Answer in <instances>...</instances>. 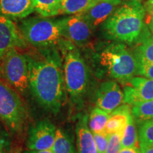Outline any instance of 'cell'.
I'll return each mask as SVG.
<instances>
[{"label": "cell", "mask_w": 153, "mask_h": 153, "mask_svg": "<svg viewBox=\"0 0 153 153\" xmlns=\"http://www.w3.org/2000/svg\"><path fill=\"white\" fill-rule=\"evenodd\" d=\"M131 112L133 118L139 123L153 119V100L143 101L133 105Z\"/></svg>", "instance_id": "603a6c76"}, {"label": "cell", "mask_w": 153, "mask_h": 153, "mask_svg": "<svg viewBox=\"0 0 153 153\" xmlns=\"http://www.w3.org/2000/svg\"><path fill=\"white\" fill-rule=\"evenodd\" d=\"M138 130L139 143L153 145V119L140 123Z\"/></svg>", "instance_id": "cb8c5ba5"}, {"label": "cell", "mask_w": 153, "mask_h": 153, "mask_svg": "<svg viewBox=\"0 0 153 153\" xmlns=\"http://www.w3.org/2000/svg\"><path fill=\"white\" fill-rule=\"evenodd\" d=\"M51 150L53 153H77L71 137L61 128L57 129L55 142Z\"/></svg>", "instance_id": "e0dca14e"}, {"label": "cell", "mask_w": 153, "mask_h": 153, "mask_svg": "<svg viewBox=\"0 0 153 153\" xmlns=\"http://www.w3.org/2000/svg\"><path fill=\"white\" fill-rule=\"evenodd\" d=\"M136 74L153 79V63L137 65Z\"/></svg>", "instance_id": "4316f807"}, {"label": "cell", "mask_w": 153, "mask_h": 153, "mask_svg": "<svg viewBox=\"0 0 153 153\" xmlns=\"http://www.w3.org/2000/svg\"><path fill=\"white\" fill-rule=\"evenodd\" d=\"M111 114L101 109L99 107L94 108L91 111L89 119V127L91 133H99L105 131V128Z\"/></svg>", "instance_id": "ac0fdd59"}, {"label": "cell", "mask_w": 153, "mask_h": 153, "mask_svg": "<svg viewBox=\"0 0 153 153\" xmlns=\"http://www.w3.org/2000/svg\"><path fill=\"white\" fill-rule=\"evenodd\" d=\"M145 13L140 0H126L104 22V33L114 41L135 42L144 33Z\"/></svg>", "instance_id": "7a4b0ae2"}, {"label": "cell", "mask_w": 153, "mask_h": 153, "mask_svg": "<svg viewBox=\"0 0 153 153\" xmlns=\"http://www.w3.org/2000/svg\"><path fill=\"white\" fill-rule=\"evenodd\" d=\"M20 30L26 42L37 48H51L65 39L62 19L29 18L23 21Z\"/></svg>", "instance_id": "277c9868"}, {"label": "cell", "mask_w": 153, "mask_h": 153, "mask_svg": "<svg viewBox=\"0 0 153 153\" xmlns=\"http://www.w3.org/2000/svg\"><path fill=\"white\" fill-rule=\"evenodd\" d=\"M0 118L13 132L20 131L26 120V111L19 94L0 79Z\"/></svg>", "instance_id": "52a82bcc"}, {"label": "cell", "mask_w": 153, "mask_h": 153, "mask_svg": "<svg viewBox=\"0 0 153 153\" xmlns=\"http://www.w3.org/2000/svg\"><path fill=\"white\" fill-rule=\"evenodd\" d=\"M123 133V132H118L110 135L109 141L105 153H119L122 149L121 140Z\"/></svg>", "instance_id": "d4e9b609"}, {"label": "cell", "mask_w": 153, "mask_h": 153, "mask_svg": "<svg viewBox=\"0 0 153 153\" xmlns=\"http://www.w3.org/2000/svg\"><path fill=\"white\" fill-rule=\"evenodd\" d=\"M26 55L29 87L43 108L56 114L65 101V83L61 58L53 47L38 48Z\"/></svg>", "instance_id": "6da1fadb"}, {"label": "cell", "mask_w": 153, "mask_h": 153, "mask_svg": "<svg viewBox=\"0 0 153 153\" xmlns=\"http://www.w3.org/2000/svg\"><path fill=\"white\" fill-rule=\"evenodd\" d=\"M24 153H53L51 150H30L25 151Z\"/></svg>", "instance_id": "1f68e13d"}, {"label": "cell", "mask_w": 153, "mask_h": 153, "mask_svg": "<svg viewBox=\"0 0 153 153\" xmlns=\"http://www.w3.org/2000/svg\"><path fill=\"white\" fill-rule=\"evenodd\" d=\"M56 128L48 120L40 121L29 131L27 147L30 150H51L54 144Z\"/></svg>", "instance_id": "9c48e42d"}, {"label": "cell", "mask_w": 153, "mask_h": 153, "mask_svg": "<svg viewBox=\"0 0 153 153\" xmlns=\"http://www.w3.org/2000/svg\"><path fill=\"white\" fill-rule=\"evenodd\" d=\"M131 115L130 105L126 104L118 106L111 114V117L107 122L105 131L109 135L123 132Z\"/></svg>", "instance_id": "2e32d148"}, {"label": "cell", "mask_w": 153, "mask_h": 153, "mask_svg": "<svg viewBox=\"0 0 153 153\" xmlns=\"http://www.w3.org/2000/svg\"><path fill=\"white\" fill-rule=\"evenodd\" d=\"M62 0H33L34 11L43 17L60 14Z\"/></svg>", "instance_id": "d6986e66"}, {"label": "cell", "mask_w": 153, "mask_h": 153, "mask_svg": "<svg viewBox=\"0 0 153 153\" xmlns=\"http://www.w3.org/2000/svg\"><path fill=\"white\" fill-rule=\"evenodd\" d=\"M96 0H62L61 14L75 15L84 12L89 9Z\"/></svg>", "instance_id": "44dd1931"}, {"label": "cell", "mask_w": 153, "mask_h": 153, "mask_svg": "<svg viewBox=\"0 0 153 153\" xmlns=\"http://www.w3.org/2000/svg\"><path fill=\"white\" fill-rule=\"evenodd\" d=\"M137 65L153 63V37L145 36L142 44L137 48L134 53Z\"/></svg>", "instance_id": "ffe728a7"}, {"label": "cell", "mask_w": 153, "mask_h": 153, "mask_svg": "<svg viewBox=\"0 0 153 153\" xmlns=\"http://www.w3.org/2000/svg\"><path fill=\"white\" fill-rule=\"evenodd\" d=\"M140 153H153V145H145L139 143Z\"/></svg>", "instance_id": "f546056e"}, {"label": "cell", "mask_w": 153, "mask_h": 153, "mask_svg": "<svg viewBox=\"0 0 153 153\" xmlns=\"http://www.w3.org/2000/svg\"><path fill=\"white\" fill-rule=\"evenodd\" d=\"M139 138L134 122L133 114L130 116L128 121L122 135V148H138Z\"/></svg>", "instance_id": "7402d4cb"}, {"label": "cell", "mask_w": 153, "mask_h": 153, "mask_svg": "<svg viewBox=\"0 0 153 153\" xmlns=\"http://www.w3.org/2000/svg\"><path fill=\"white\" fill-rule=\"evenodd\" d=\"M33 11V0H0V16L22 19Z\"/></svg>", "instance_id": "5bb4252c"}, {"label": "cell", "mask_w": 153, "mask_h": 153, "mask_svg": "<svg viewBox=\"0 0 153 153\" xmlns=\"http://www.w3.org/2000/svg\"><path fill=\"white\" fill-rule=\"evenodd\" d=\"M24 46L26 41L16 24L11 19L0 16V60L9 49Z\"/></svg>", "instance_id": "4fadbf2b"}, {"label": "cell", "mask_w": 153, "mask_h": 153, "mask_svg": "<svg viewBox=\"0 0 153 153\" xmlns=\"http://www.w3.org/2000/svg\"><path fill=\"white\" fill-rule=\"evenodd\" d=\"M100 59L111 76L118 81L128 82L136 74L137 64L135 55L123 44L108 46L101 53Z\"/></svg>", "instance_id": "5b68a950"}, {"label": "cell", "mask_w": 153, "mask_h": 153, "mask_svg": "<svg viewBox=\"0 0 153 153\" xmlns=\"http://www.w3.org/2000/svg\"><path fill=\"white\" fill-rule=\"evenodd\" d=\"M78 153H98L93 133L88 126L87 116L79 118L76 125Z\"/></svg>", "instance_id": "9a60e30c"}, {"label": "cell", "mask_w": 153, "mask_h": 153, "mask_svg": "<svg viewBox=\"0 0 153 153\" xmlns=\"http://www.w3.org/2000/svg\"><path fill=\"white\" fill-rule=\"evenodd\" d=\"M119 153H140L138 148H122Z\"/></svg>", "instance_id": "4dcf8cb0"}, {"label": "cell", "mask_w": 153, "mask_h": 153, "mask_svg": "<svg viewBox=\"0 0 153 153\" xmlns=\"http://www.w3.org/2000/svg\"><path fill=\"white\" fill-rule=\"evenodd\" d=\"M94 139L96 146H97L98 153L106 152L108 141H109L110 135L106 131L99 133H94Z\"/></svg>", "instance_id": "484cf974"}, {"label": "cell", "mask_w": 153, "mask_h": 153, "mask_svg": "<svg viewBox=\"0 0 153 153\" xmlns=\"http://www.w3.org/2000/svg\"><path fill=\"white\" fill-rule=\"evenodd\" d=\"M9 142L2 133H0V153H7Z\"/></svg>", "instance_id": "f1b7e54d"}, {"label": "cell", "mask_w": 153, "mask_h": 153, "mask_svg": "<svg viewBox=\"0 0 153 153\" xmlns=\"http://www.w3.org/2000/svg\"><path fill=\"white\" fill-rule=\"evenodd\" d=\"M128 83L129 85L124 87V103L133 106L140 102L153 100V79L133 76Z\"/></svg>", "instance_id": "30bf717a"}, {"label": "cell", "mask_w": 153, "mask_h": 153, "mask_svg": "<svg viewBox=\"0 0 153 153\" xmlns=\"http://www.w3.org/2000/svg\"><path fill=\"white\" fill-rule=\"evenodd\" d=\"M121 4L122 0H96L89 9L78 14L94 28L106 22Z\"/></svg>", "instance_id": "7c38bea8"}, {"label": "cell", "mask_w": 153, "mask_h": 153, "mask_svg": "<svg viewBox=\"0 0 153 153\" xmlns=\"http://www.w3.org/2000/svg\"><path fill=\"white\" fill-rule=\"evenodd\" d=\"M124 94L115 81H106L99 86L96 96L97 107L111 114L123 102Z\"/></svg>", "instance_id": "8fae6325"}, {"label": "cell", "mask_w": 153, "mask_h": 153, "mask_svg": "<svg viewBox=\"0 0 153 153\" xmlns=\"http://www.w3.org/2000/svg\"><path fill=\"white\" fill-rule=\"evenodd\" d=\"M63 37L74 45H83L90 38L92 28L79 14L62 19Z\"/></svg>", "instance_id": "ba28073f"}, {"label": "cell", "mask_w": 153, "mask_h": 153, "mask_svg": "<svg viewBox=\"0 0 153 153\" xmlns=\"http://www.w3.org/2000/svg\"><path fill=\"white\" fill-rule=\"evenodd\" d=\"M145 11L148 13L147 24L153 33V0H148L144 6Z\"/></svg>", "instance_id": "83f0119b"}, {"label": "cell", "mask_w": 153, "mask_h": 153, "mask_svg": "<svg viewBox=\"0 0 153 153\" xmlns=\"http://www.w3.org/2000/svg\"><path fill=\"white\" fill-rule=\"evenodd\" d=\"M63 56V74L67 92L77 101L85 93L88 84V70L79 51L66 39L60 43Z\"/></svg>", "instance_id": "3957f363"}, {"label": "cell", "mask_w": 153, "mask_h": 153, "mask_svg": "<svg viewBox=\"0 0 153 153\" xmlns=\"http://www.w3.org/2000/svg\"><path fill=\"white\" fill-rule=\"evenodd\" d=\"M12 48L7 51L0 60V74L11 87L24 93L29 87V73L26 56Z\"/></svg>", "instance_id": "8992f818"}]
</instances>
